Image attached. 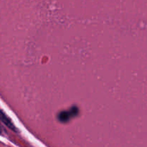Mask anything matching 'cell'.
Here are the masks:
<instances>
[{"label":"cell","instance_id":"7a4b0ae2","mask_svg":"<svg viewBox=\"0 0 147 147\" xmlns=\"http://www.w3.org/2000/svg\"><path fill=\"white\" fill-rule=\"evenodd\" d=\"M1 132H2V129H1V125H0V134H1Z\"/></svg>","mask_w":147,"mask_h":147},{"label":"cell","instance_id":"6da1fadb","mask_svg":"<svg viewBox=\"0 0 147 147\" xmlns=\"http://www.w3.org/2000/svg\"><path fill=\"white\" fill-rule=\"evenodd\" d=\"M0 120H1V121H2L3 123H4V124L7 126V127H9V129H11V130H13V131L17 130L16 127L14 126V123L11 122V121L10 120L8 116H7V115L4 113V112L1 111H0Z\"/></svg>","mask_w":147,"mask_h":147}]
</instances>
